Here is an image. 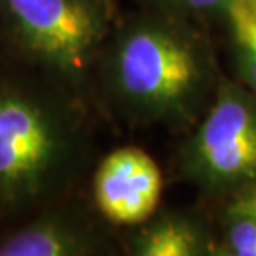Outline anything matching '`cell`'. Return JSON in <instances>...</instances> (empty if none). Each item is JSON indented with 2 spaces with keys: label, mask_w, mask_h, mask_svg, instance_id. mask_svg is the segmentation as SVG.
I'll return each mask as SVG.
<instances>
[{
  "label": "cell",
  "mask_w": 256,
  "mask_h": 256,
  "mask_svg": "<svg viewBox=\"0 0 256 256\" xmlns=\"http://www.w3.org/2000/svg\"><path fill=\"white\" fill-rule=\"evenodd\" d=\"M208 28L142 8L116 20L95 72V104L132 128L188 132L223 80Z\"/></svg>",
  "instance_id": "1"
},
{
  "label": "cell",
  "mask_w": 256,
  "mask_h": 256,
  "mask_svg": "<svg viewBox=\"0 0 256 256\" xmlns=\"http://www.w3.org/2000/svg\"><path fill=\"white\" fill-rule=\"evenodd\" d=\"M85 104L37 72L0 70V228L74 194L94 153Z\"/></svg>",
  "instance_id": "2"
},
{
  "label": "cell",
  "mask_w": 256,
  "mask_h": 256,
  "mask_svg": "<svg viewBox=\"0 0 256 256\" xmlns=\"http://www.w3.org/2000/svg\"><path fill=\"white\" fill-rule=\"evenodd\" d=\"M120 14L102 0H0V32L25 68L95 102V72Z\"/></svg>",
  "instance_id": "3"
},
{
  "label": "cell",
  "mask_w": 256,
  "mask_h": 256,
  "mask_svg": "<svg viewBox=\"0 0 256 256\" xmlns=\"http://www.w3.org/2000/svg\"><path fill=\"white\" fill-rule=\"evenodd\" d=\"M175 170L220 206L256 186V96L223 76L212 105L178 146Z\"/></svg>",
  "instance_id": "4"
},
{
  "label": "cell",
  "mask_w": 256,
  "mask_h": 256,
  "mask_svg": "<svg viewBox=\"0 0 256 256\" xmlns=\"http://www.w3.org/2000/svg\"><path fill=\"white\" fill-rule=\"evenodd\" d=\"M108 223L72 196L0 228V256H102L118 250Z\"/></svg>",
  "instance_id": "5"
},
{
  "label": "cell",
  "mask_w": 256,
  "mask_h": 256,
  "mask_svg": "<svg viewBox=\"0 0 256 256\" xmlns=\"http://www.w3.org/2000/svg\"><path fill=\"white\" fill-rule=\"evenodd\" d=\"M163 173L150 153L138 146L112 150L95 165L92 206L114 228H132L160 208Z\"/></svg>",
  "instance_id": "6"
},
{
  "label": "cell",
  "mask_w": 256,
  "mask_h": 256,
  "mask_svg": "<svg viewBox=\"0 0 256 256\" xmlns=\"http://www.w3.org/2000/svg\"><path fill=\"white\" fill-rule=\"evenodd\" d=\"M122 248L132 256H214L218 230L193 210H160L125 228Z\"/></svg>",
  "instance_id": "7"
},
{
  "label": "cell",
  "mask_w": 256,
  "mask_h": 256,
  "mask_svg": "<svg viewBox=\"0 0 256 256\" xmlns=\"http://www.w3.org/2000/svg\"><path fill=\"white\" fill-rule=\"evenodd\" d=\"M233 78L256 96V14L234 8L228 24Z\"/></svg>",
  "instance_id": "8"
},
{
  "label": "cell",
  "mask_w": 256,
  "mask_h": 256,
  "mask_svg": "<svg viewBox=\"0 0 256 256\" xmlns=\"http://www.w3.org/2000/svg\"><path fill=\"white\" fill-rule=\"evenodd\" d=\"M142 8L210 28L212 25L228 27L236 0H142Z\"/></svg>",
  "instance_id": "9"
},
{
  "label": "cell",
  "mask_w": 256,
  "mask_h": 256,
  "mask_svg": "<svg viewBox=\"0 0 256 256\" xmlns=\"http://www.w3.org/2000/svg\"><path fill=\"white\" fill-rule=\"evenodd\" d=\"M214 256H256V220L222 212Z\"/></svg>",
  "instance_id": "10"
},
{
  "label": "cell",
  "mask_w": 256,
  "mask_h": 256,
  "mask_svg": "<svg viewBox=\"0 0 256 256\" xmlns=\"http://www.w3.org/2000/svg\"><path fill=\"white\" fill-rule=\"evenodd\" d=\"M222 212L246 214L256 220V186L248 192H243L232 198L230 202L222 204Z\"/></svg>",
  "instance_id": "11"
},
{
  "label": "cell",
  "mask_w": 256,
  "mask_h": 256,
  "mask_svg": "<svg viewBox=\"0 0 256 256\" xmlns=\"http://www.w3.org/2000/svg\"><path fill=\"white\" fill-rule=\"evenodd\" d=\"M236 7L256 14V0H236Z\"/></svg>",
  "instance_id": "12"
},
{
  "label": "cell",
  "mask_w": 256,
  "mask_h": 256,
  "mask_svg": "<svg viewBox=\"0 0 256 256\" xmlns=\"http://www.w3.org/2000/svg\"><path fill=\"white\" fill-rule=\"evenodd\" d=\"M102 2L106 4L112 10H114V12L118 14V5H116V0H102Z\"/></svg>",
  "instance_id": "13"
}]
</instances>
